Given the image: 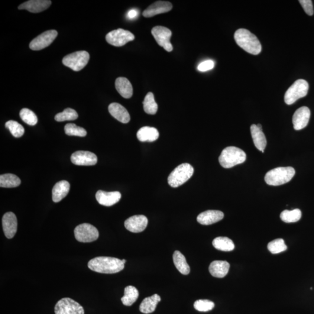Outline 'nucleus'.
I'll use <instances>...</instances> for the list:
<instances>
[{
    "label": "nucleus",
    "instance_id": "obj_14",
    "mask_svg": "<svg viewBox=\"0 0 314 314\" xmlns=\"http://www.w3.org/2000/svg\"><path fill=\"white\" fill-rule=\"evenodd\" d=\"M148 225V219L143 215H134L126 219L125 226L133 233H140L144 231Z\"/></svg>",
    "mask_w": 314,
    "mask_h": 314
},
{
    "label": "nucleus",
    "instance_id": "obj_11",
    "mask_svg": "<svg viewBox=\"0 0 314 314\" xmlns=\"http://www.w3.org/2000/svg\"><path fill=\"white\" fill-rule=\"evenodd\" d=\"M151 34L157 43L163 47L165 50L168 52L173 50V46L170 41L172 32L169 29L161 27V26H157L152 29Z\"/></svg>",
    "mask_w": 314,
    "mask_h": 314
},
{
    "label": "nucleus",
    "instance_id": "obj_26",
    "mask_svg": "<svg viewBox=\"0 0 314 314\" xmlns=\"http://www.w3.org/2000/svg\"><path fill=\"white\" fill-rule=\"evenodd\" d=\"M115 87L118 92L125 99H130L133 95V87L128 79L120 77L115 81Z\"/></svg>",
    "mask_w": 314,
    "mask_h": 314
},
{
    "label": "nucleus",
    "instance_id": "obj_35",
    "mask_svg": "<svg viewBox=\"0 0 314 314\" xmlns=\"http://www.w3.org/2000/svg\"><path fill=\"white\" fill-rule=\"evenodd\" d=\"M287 245L282 239H275L269 243L268 249L272 254H277L287 250Z\"/></svg>",
    "mask_w": 314,
    "mask_h": 314
},
{
    "label": "nucleus",
    "instance_id": "obj_21",
    "mask_svg": "<svg viewBox=\"0 0 314 314\" xmlns=\"http://www.w3.org/2000/svg\"><path fill=\"white\" fill-rule=\"evenodd\" d=\"M108 111L113 117L123 124H127L131 120L127 109L118 103H111L108 106Z\"/></svg>",
    "mask_w": 314,
    "mask_h": 314
},
{
    "label": "nucleus",
    "instance_id": "obj_34",
    "mask_svg": "<svg viewBox=\"0 0 314 314\" xmlns=\"http://www.w3.org/2000/svg\"><path fill=\"white\" fill-rule=\"evenodd\" d=\"M78 118V114L75 110L68 108L63 112L58 113L55 116V120L57 122H64L66 121H74Z\"/></svg>",
    "mask_w": 314,
    "mask_h": 314
},
{
    "label": "nucleus",
    "instance_id": "obj_23",
    "mask_svg": "<svg viewBox=\"0 0 314 314\" xmlns=\"http://www.w3.org/2000/svg\"><path fill=\"white\" fill-rule=\"evenodd\" d=\"M250 131L255 147L262 153H264L265 148L267 146V140L262 129L253 124L251 126Z\"/></svg>",
    "mask_w": 314,
    "mask_h": 314
},
{
    "label": "nucleus",
    "instance_id": "obj_3",
    "mask_svg": "<svg viewBox=\"0 0 314 314\" xmlns=\"http://www.w3.org/2000/svg\"><path fill=\"white\" fill-rule=\"evenodd\" d=\"M294 174L295 170L293 167L277 168L268 172L265 176V181L268 185L280 186L290 182Z\"/></svg>",
    "mask_w": 314,
    "mask_h": 314
},
{
    "label": "nucleus",
    "instance_id": "obj_1",
    "mask_svg": "<svg viewBox=\"0 0 314 314\" xmlns=\"http://www.w3.org/2000/svg\"><path fill=\"white\" fill-rule=\"evenodd\" d=\"M90 270L96 273L111 274L124 270L125 264L118 258L109 257H97L88 263Z\"/></svg>",
    "mask_w": 314,
    "mask_h": 314
},
{
    "label": "nucleus",
    "instance_id": "obj_41",
    "mask_svg": "<svg viewBox=\"0 0 314 314\" xmlns=\"http://www.w3.org/2000/svg\"><path fill=\"white\" fill-rule=\"evenodd\" d=\"M214 67V63L212 60H207L199 65L197 69L200 72H206L209 70H211Z\"/></svg>",
    "mask_w": 314,
    "mask_h": 314
},
{
    "label": "nucleus",
    "instance_id": "obj_28",
    "mask_svg": "<svg viewBox=\"0 0 314 314\" xmlns=\"http://www.w3.org/2000/svg\"><path fill=\"white\" fill-rule=\"evenodd\" d=\"M173 261L177 270L183 275H188L190 268L186 258L179 251H175L173 255Z\"/></svg>",
    "mask_w": 314,
    "mask_h": 314
},
{
    "label": "nucleus",
    "instance_id": "obj_2",
    "mask_svg": "<svg viewBox=\"0 0 314 314\" xmlns=\"http://www.w3.org/2000/svg\"><path fill=\"white\" fill-rule=\"evenodd\" d=\"M234 38L238 46L247 53L252 55L261 53L262 46L260 41L255 35L247 29H238L235 32Z\"/></svg>",
    "mask_w": 314,
    "mask_h": 314
},
{
    "label": "nucleus",
    "instance_id": "obj_8",
    "mask_svg": "<svg viewBox=\"0 0 314 314\" xmlns=\"http://www.w3.org/2000/svg\"><path fill=\"white\" fill-rule=\"evenodd\" d=\"M74 236L76 240L82 243H90L99 238L98 230L89 223H82L74 229Z\"/></svg>",
    "mask_w": 314,
    "mask_h": 314
},
{
    "label": "nucleus",
    "instance_id": "obj_4",
    "mask_svg": "<svg viewBox=\"0 0 314 314\" xmlns=\"http://www.w3.org/2000/svg\"><path fill=\"white\" fill-rule=\"evenodd\" d=\"M246 160V154L241 149L230 146L223 149L219 157L221 166L224 168H231L237 165L244 163Z\"/></svg>",
    "mask_w": 314,
    "mask_h": 314
},
{
    "label": "nucleus",
    "instance_id": "obj_40",
    "mask_svg": "<svg viewBox=\"0 0 314 314\" xmlns=\"http://www.w3.org/2000/svg\"><path fill=\"white\" fill-rule=\"evenodd\" d=\"M299 2L307 15H313L314 8L312 1L311 0H300Z\"/></svg>",
    "mask_w": 314,
    "mask_h": 314
},
{
    "label": "nucleus",
    "instance_id": "obj_24",
    "mask_svg": "<svg viewBox=\"0 0 314 314\" xmlns=\"http://www.w3.org/2000/svg\"><path fill=\"white\" fill-rule=\"evenodd\" d=\"M230 264L225 261H214L210 264L209 271L212 277L222 278L228 274Z\"/></svg>",
    "mask_w": 314,
    "mask_h": 314
},
{
    "label": "nucleus",
    "instance_id": "obj_16",
    "mask_svg": "<svg viewBox=\"0 0 314 314\" xmlns=\"http://www.w3.org/2000/svg\"><path fill=\"white\" fill-rule=\"evenodd\" d=\"M310 116V110L307 106H302L297 109L292 119L294 129L300 131L306 128L309 124Z\"/></svg>",
    "mask_w": 314,
    "mask_h": 314
},
{
    "label": "nucleus",
    "instance_id": "obj_31",
    "mask_svg": "<svg viewBox=\"0 0 314 314\" xmlns=\"http://www.w3.org/2000/svg\"><path fill=\"white\" fill-rule=\"evenodd\" d=\"M212 245L216 249L223 251H231L235 249L234 242L227 237H218L212 242Z\"/></svg>",
    "mask_w": 314,
    "mask_h": 314
},
{
    "label": "nucleus",
    "instance_id": "obj_15",
    "mask_svg": "<svg viewBox=\"0 0 314 314\" xmlns=\"http://www.w3.org/2000/svg\"><path fill=\"white\" fill-rule=\"evenodd\" d=\"M2 228L6 238L12 239L17 231V218L14 213L11 212H6L3 216Z\"/></svg>",
    "mask_w": 314,
    "mask_h": 314
},
{
    "label": "nucleus",
    "instance_id": "obj_27",
    "mask_svg": "<svg viewBox=\"0 0 314 314\" xmlns=\"http://www.w3.org/2000/svg\"><path fill=\"white\" fill-rule=\"evenodd\" d=\"M161 300L160 296L157 294H155L151 297L145 298L143 302H141L139 310H140V312L144 314L153 313Z\"/></svg>",
    "mask_w": 314,
    "mask_h": 314
},
{
    "label": "nucleus",
    "instance_id": "obj_37",
    "mask_svg": "<svg viewBox=\"0 0 314 314\" xmlns=\"http://www.w3.org/2000/svg\"><path fill=\"white\" fill-rule=\"evenodd\" d=\"M20 117L22 120L29 125L34 126L37 124L38 119L36 115L28 108H23L20 111Z\"/></svg>",
    "mask_w": 314,
    "mask_h": 314
},
{
    "label": "nucleus",
    "instance_id": "obj_42",
    "mask_svg": "<svg viewBox=\"0 0 314 314\" xmlns=\"http://www.w3.org/2000/svg\"><path fill=\"white\" fill-rule=\"evenodd\" d=\"M139 12L135 9H132L128 12L127 17L129 19H134L138 17Z\"/></svg>",
    "mask_w": 314,
    "mask_h": 314
},
{
    "label": "nucleus",
    "instance_id": "obj_33",
    "mask_svg": "<svg viewBox=\"0 0 314 314\" xmlns=\"http://www.w3.org/2000/svg\"><path fill=\"white\" fill-rule=\"evenodd\" d=\"M302 211L299 209H294L292 211L284 210L280 213L281 221L286 223H293L299 221L302 218Z\"/></svg>",
    "mask_w": 314,
    "mask_h": 314
},
{
    "label": "nucleus",
    "instance_id": "obj_18",
    "mask_svg": "<svg viewBox=\"0 0 314 314\" xmlns=\"http://www.w3.org/2000/svg\"><path fill=\"white\" fill-rule=\"evenodd\" d=\"M96 198L100 205L110 207L119 202L121 198V194L119 192H107L99 190L96 194Z\"/></svg>",
    "mask_w": 314,
    "mask_h": 314
},
{
    "label": "nucleus",
    "instance_id": "obj_5",
    "mask_svg": "<svg viewBox=\"0 0 314 314\" xmlns=\"http://www.w3.org/2000/svg\"><path fill=\"white\" fill-rule=\"evenodd\" d=\"M194 174V168L188 163L179 165L170 174L168 182L172 187L182 186L189 180Z\"/></svg>",
    "mask_w": 314,
    "mask_h": 314
},
{
    "label": "nucleus",
    "instance_id": "obj_22",
    "mask_svg": "<svg viewBox=\"0 0 314 314\" xmlns=\"http://www.w3.org/2000/svg\"><path fill=\"white\" fill-rule=\"evenodd\" d=\"M70 189V184L67 180H61L58 182L53 187L52 191V198L54 203L61 202L69 194Z\"/></svg>",
    "mask_w": 314,
    "mask_h": 314
},
{
    "label": "nucleus",
    "instance_id": "obj_25",
    "mask_svg": "<svg viewBox=\"0 0 314 314\" xmlns=\"http://www.w3.org/2000/svg\"><path fill=\"white\" fill-rule=\"evenodd\" d=\"M159 132L156 128L144 126L137 133L138 140L141 142H153L159 138Z\"/></svg>",
    "mask_w": 314,
    "mask_h": 314
},
{
    "label": "nucleus",
    "instance_id": "obj_19",
    "mask_svg": "<svg viewBox=\"0 0 314 314\" xmlns=\"http://www.w3.org/2000/svg\"><path fill=\"white\" fill-rule=\"evenodd\" d=\"M51 5L49 0H30L18 6L19 9H27L32 13H39L46 10Z\"/></svg>",
    "mask_w": 314,
    "mask_h": 314
},
{
    "label": "nucleus",
    "instance_id": "obj_29",
    "mask_svg": "<svg viewBox=\"0 0 314 314\" xmlns=\"http://www.w3.org/2000/svg\"><path fill=\"white\" fill-rule=\"evenodd\" d=\"M139 291L134 286H128L125 287L124 296L121 298V301L126 306H131L138 299Z\"/></svg>",
    "mask_w": 314,
    "mask_h": 314
},
{
    "label": "nucleus",
    "instance_id": "obj_13",
    "mask_svg": "<svg viewBox=\"0 0 314 314\" xmlns=\"http://www.w3.org/2000/svg\"><path fill=\"white\" fill-rule=\"evenodd\" d=\"M72 163L79 166H92L97 163L96 155L92 152L77 151L71 155Z\"/></svg>",
    "mask_w": 314,
    "mask_h": 314
},
{
    "label": "nucleus",
    "instance_id": "obj_43",
    "mask_svg": "<svg viewBox=\"0 0 314 314\" xmlns=\"http://www.w3.org/2000/svg\"><path fill=\"white\" fill-rule=\"evenodd\" d=\"M259 128L262 129V126L260 124L257 125Z\"/></svg>",
    "mask_w": 314,
    "mask_h": 314
},
{
    "label": "nucleus",
    "instance_id": "obj_10",
    "mask_svg": "<svg viewBox=\"0 0 314 314\" xmlns=\"http://www.w3.org/2000/svg\"><path fill=\"white\" fill-rule=\"evenodd\" d=\"M106 40L109 44L115 47H122L129 41L134 40L135 35L131 32L122 29L110 32L106 35Z\"/></svg>",
    "mask_w": 314,
    "mask_h": 314
},
{
    "label": "nucleus",
    "instance_id": "obj_38",
    "mask_svg": "<svg viewBox=\"0 0 314 314\" xmlns=\"http://www.w3.org/2000/svg\"><path fill=\"white\" fill-rule=\"evenodd\" d=\"M64 130L66 135L69 136L85 137L87 135V132L85 129L74 124H67L65 126Z\"/></svg>",
    "mask_w": 314,
    "mask_h": 314
},
{
    "label": "nucleus",
    "instance_id": "obj_17",
    "mask_svg": "<svg viewBox=\"0 0 314 314\" xmlns=\"http://www.w3.org/2000/svg\"><path fill=\"white\" fill-rule=\"evenodd\" d=\"M173 9V5L168 1H158L155 2L145 9L143 13L145 18H151L160 14L169 12Z\"/></svg>",
    "mask_w": 314,
    "mask_h": 314
},
{
    "label": "nucleus",
    "instance_id": "obj_7",
    "mask_svg": "<svg viewBox=\"0 0 314 314\" xmlns=\"http://www.w3.org/2000/svg\"><path fill=\"white\" fill-rule=\"evenodd\" d=\"M90 55L86 51H79L67 55L63 60L65 66L70 68L75 72L84 69L88 64Z\"/></svg>",
    "mask_w": 314,
    "mask_h": 314
},
{
    "label": "nucleus",
    "instance_id": "obj_12",
    "mask_svg": "<svg viewBox=\"0 0 314 314\" xmlns=\"http://www.w3.org/2000/svg\"><path fill=\"white\" fill-rule=\"evenodd\" d=\"M56 30H50L43 32L32 40L29 47L34 51H39L49 46L57 37Z\"/></svg>",
    "mask_w": 314,
    "mask_h": 314
},
{
    "label": "nucleus",
    "instance_id": "obj_9",
    "mask_svg": "<svg viewBox=\"0 0 314 314\" xmlns=\"http://www.w3.org/2000/svg\"><path fill=\"white\" fill-rule=\"evenodd\" d=\"M54 311L56 314H85L82 306L72 299L67 297L58 301L55 306Z\"/></svg>",
    "mask_w": 314,
    "mask_h": 314
},
{
    "label": "nucleus",
    "instance_id": "obj_20",
    "mask_svg": "<svg viewBox=\"0 0 314 314\" xmlns=\"http://www.w3.org/2000/svg\"><path fill=\"white\" fill-rule=\"evenodd\" d=\"M224 217V214L222 211L218 210H208L200 213L197 216V222L203 225H212L218 222Z\"/></svg>",
    "mask_w": 314,
    "mask_h": 314
},
{
    "label": "nucleus",
    "instance_id": "obj_32",
    "mask_svg": "<svg viewBox=\"0 0 314 314\" xmlns=\"http://www.w3.org/2000/svg\"><path fill=\"white\" fill-rule=\"evenodd\" d=\"M143 104L144 111L148 114L155 115L158 111V105L155 101L153 93L149 92L145 96Z\"/></svg>",
    "mask_w": 314,
    "mask_h": 314
},
{
    "label": "nucleus",
    "instance_id": "obj_30",
    "mask_svg": "<svg viewBox=\"0 0 314 314\" xmlns=\"http://www.w3.org/2000/svg\"><path fill=\"white\" fill-rule=\"evenodd\" d=\"M21 180L14 174H6L0 176V186L5 188H13L20 185Z\"/></svg>",
    "mask_w": 314,
    "mask_h": 314
},
{
    "label": "nucleus",
    "instance_id": "obj_44",
    "mask_svg": "<svg viewBox=\"0 0 314 314\" xmlns=\"http://www.w3.org/2000/svg\"><path fill=\"white\" fill-rule=\"evenodd\" d=\"M122 263H124V264H125L126 261L125 260H122Z\"/></svg>",
    "mask_w": 314,
    "mask_h": 314
},
{
    "label": "nucleus",
    "instance_id": "obj_36",
    "mask_svg": "<svg viewBox=\"0 0 314 314\" xmlns=\"http://www.w3.org/2000/svg\"><path fill=\"white\" fill-rule=\"evenodd\" d=\"M5 128L9 129L13 137L19 138L22 137L25 133V129L18 122L15 121H9L6 122Z\"/></svg>",
    "mask_w": 314,
    "mask_h": 314
},
{
    "label": "nucleus",
    "instance_id": "obj_6",
    "mask_svg": "<svg viewBox=\"0 0 314 314\" xmlns=\"http://www.w3.org/2000/svg\"><path fill=\"white\" fill-rule=\"evenodd\" d=\"M309 89V83L306 80H296L287 90L284 95V102L287 105H293L297 100L307 96Z\"/></svg>",
    "mask_w": 314,
    "mask_h": 314
},
{
    "label": "nucleus",
    "instance_id": "obj_39",
    "mask_svg": "<svg viewBox=\"0 0 314 314\" xmlns=\"http://www.w3.org/2000/svg\"><path fill=\"white\" fill-rule=\"evenodd\" d=\"M215 304L209 300H199L194 303V307L200 312H207L214 308Z\"/></svg>",
    "mask_w": 314,
    "mask_h": 314
}]
</instances>
